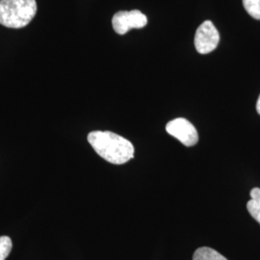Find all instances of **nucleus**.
Wrapping results in <instances>:
<instances>
[{"mask_svg": "<svg viewBox=\"0 0 260 260\" xmlns=\"http://www.w3.org/2000/svg\"><path fill=\"white\" fill-rule=\"evenodd\" d=\"M88 142L101 157L111 164L121 165L134 157L132 143L111 131H92Z\"/></svg>", "mask_w": 260, "mask_h": 260, "instance_id": "nucleus-1", "label": "nucleus"}, {"mask_svg": "<svg viewBox=\"0 0 260 260\" xmlns=\"http://www.w3.org/2000/svg\"><path fill=\"white\" fill-rule=\"evenodd\" d=\"M36 0H0V24L5 27H25L37 14Z\"/></svg>", "mask_w": 260, "mask_h": 260, "instance_id": "nucleus-2", "label": "nucleus"}, {"mask_svg": "<svg viewBox=\"0 0 260 260\" xmlns=\"http://www.w3.org/2000/svg\"><path fill=\"white\" fill-rule=\"evenodd\" d=\"M148 24V18L139 10L121 11L114 15L112 25L119 35L126 34L130 29L145 27Z\"/></svg>", "mask_w": 260, "mask_h": 260, "instance_id": "nucleus-3", "label": "nucleus"}, {"mask_svg": "<svg viewBox=\"0 0 260 260\" xmlns=\"http://www.w3.org/2000/svg\"><path fill=\"white\" fill-rule=\"evenodd\" d=\"M220 35L210 20H205L197 29L195 35V47L201 54L212 52L218 47Z\"/></svg>", "mask_w": 260, "mask_h": 260, "instance_id": "nucleus-4", "label": "nucleus"}, {"mask_svg": "<svg viewBox=\"0 0 260 260\" xmlns=\"http://www.w3.org/2000/svg\"><path fill=\"white\" fill-rule=\"evenodd\" d=\"M166 130L171 136L177 138L186 147H193L199 141V134L195 126L184 118L169 121Z\"/></svg>", "mask_w": 260, "mask_h": 260, "instance_id": "nucleus-5", "label": "nucleus"}, {"mask_svg": "<svg viewBox=\"0 0 260 260\" xmlns=\"http://www.w3.org/2000/svg\"><path fill=\"white\" fill-rule=\"evenodd\" d=\"M247 209L251 217L260 223V188L251 189V200L247 204Z\"/></svg>", "mask_w": 260, "mask_h": 260, "instance_id": "nucleus-6", "label": "nucleus"}, {"mask_svg": "<svg viewBox=\"0 0 260 260\" xmlns=\"http://www.w3.org/2000/svg\"><path fill=\"white\" fill-rule=\"evenodd\" d=\"M193 260H228L220 252L208 247L199 248L194 252Z\"/></svg>", "mask_w": 260, "mask_h": 260, "instance_id": "nucleus-7", "label": "nucleus"}, {"mask_svg": "<svg viewBox=\"0 0 260 260\" xmlns=\"http://www.w3.org/2000/svg\"><path fill=\"white\" fill-rule=\"evenodd\" d=\"M244 8L253 19L260 20V0H242Z\"/></svg>", "mask_w": 260, "mask_h": 260, "instance_id": "nucleus-8", "label": "nucleus"}, {"mask_svg": "<svg viewBox=\"0 0 260 260\" xmlns=\"http://www.w3.org/2000/svg\"><path fill=\"white\" fill-rule=\"evenodd\" d=\"M12 250V240L8 236L0 237V260H5Z\"/></svg>", "mask_w": 260, "mask_h": 260, "instance_id": "nucleus-9", "label": "nucleus"}, {"mask_svg": "<svg viewBox=\"0 0 260 260\" xmlns=\"http://www.w3.org/2000/svg\"><path fill=\"white\" fill-rule=\"evenodd\" d=\"M256 111L260 115V95L258 100H257V103H256Z\"/></svg>", "mask_w": 260, "mask_h": 260, "instance_id": "nucleus-10", "label": "nucleus"}]
</instances>
